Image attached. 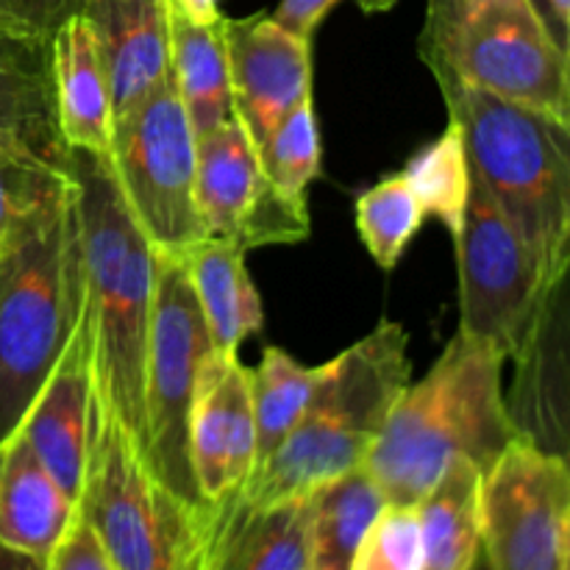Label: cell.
I'll return each mask as SVG.
<instances>
[{"instance_id":"obj_32","label":"cell","mask_w":570,"mask_h":570,"mask_svg":"<svg viewBox=\"0 0 570 570\" xmlns=\"http://www.w3.org/2000/svg\"><path fill=\"white\" fill-rule=\"evenodd\" d=\"M83 0H0V33L50 48L61 26L81 14Z\"/></svg>"},{"instance_id":"obj_14","label":"cell","mask_w":570,"mask_h":570,"mask_svg":"<svg viewBox=\"0 0 570 570\" xmlns=\"http://www.w3.org/2000/svg\"><path fill=\"white\" fill-rule=\"evenodd\" d=\"M189 462L206 504L239 495L254 473L256 426L248 367L237 354L212 351L206 356L189 417Z\"/></svg>"},{"instance_id":"obj_19","label":"cell","mask_w":570,"mask_h":570,"mask_svg":"<svg viewBox=\"0 0 570 570\" xmlns=\"http://www.w3.org/2000/svg\"><path fill=\"white\" fill-rule=\"evenodd\" d=\"M50 89H53L56 131L65 148L109 154L111 95L95 48L92 31L81 14L70 17L50 39Z\"/></svg>"},{"instance_id":"obj_38","label":"cell","mask_w":570,"mask_h":570,"mask_svg":"<svg viewBox=\"0 0 570 570\" xmlns=\"http://www.w3.org/2000/svg\"><path fill=\"white\" fill-rule=\"evenodd\" d=\"M0 570H45V557L0 543Z\"/></svg>"},{"instance_id":"obj_22","label":"cell","mask_w":570,"mask_h":570,"mask_svg":"<svg viewBox=\"0 0 570 570\" xmlns=\"http://www.w3.org/2000/svg\"><path fill=\"white\" fill-rule=\"evenodd\" d=\"M48 50L0 33V145H20L61 165L65 145L56 131Z\"/></svg>"},{"instance_id":"obj_7","label":"cell","mask_w":570,"mask_h":570,"mask_svg":"<svg viewBox=\"0 0 570 570\" xmlns=\"http://www.w3.org/2000/svg\"><path fill=\"white\" fill-rule=\"evenodd\" d=\"M421 56L434 81H456L570 122L568 50L532 0H473L443 37L421 45Z\"/></svg>"},{"instance_id":"obj_3","label":"cell","mask_w":570,"mask_h":570,"mask_svg":"<svg viewBox=\"0 0 570 570\" xmlns=\"http://www.w3.org/2000/svg\"><path fill=\"white\" fill-rule=\"evenodd\" d=\"M81 309L76 187L61 167L17 217L0 254V440L20 426Z\"/></svg>"},{"instance_id":"obj_20","label":"cell","mask_w":570,"mask_h":570,"mask_svg":"<svg viewBox=\"0 0 570 570\" xmlns=\"http://www.w3.org/2000/svg\"><path fill=\"white\" fill-rule=\"evenodd\" d=\"M76 515L20 432L0 440V543L48 557Z\"/></svg>"},{"instance_id":"obj_11","label":"cell","mask_w":570,"mask_h":570,"mask_svg":"<svg viewBox=\"0 0 570 570\" xmlns=\"http://www.w3.org/2000/svg\"><path fill=\"white\" fill-rule=\"evenodd\" d=\"M482 554L488 570H568V456L518 434L484 471Z\"/></svg>"},{"instance_id":"obj_39","label":"cell","mask_w":570,"mask_h":570,"mask_svg":"<svg viewBox=\"0 0 570 570\" xmlns=\"http://www.w3.org/2000/svg\"><path fill=\"white\" fill-rule=\"evenodd\" d=\"M356 3H360L362 11H367V14H379V11L393 9L399 0H356Z\"/></svg>"},{"instance_id":"obj_29","label":"cell","mask_w":570,"mask_h":570,"mask_svg":"<svg viewBox=\"0 0 570 570\" xmlns=\"http://www.w3.org/2000/svg\"><path fill=\"white\" fill-rule=\"evenodd\" d=\"M256 150L273 187L284 195L306 198V187L321 176V134L312 98L301 100Z\"/></svg>"},{"instance_id":"obj_8","label":"cell","mask_w":570,"mask_h":570,"mask_svg":"<svg viewBox=\"0 0 570 570\" xmlns=\"http://www.w3.org/2000/svg\"><path fill=\"white\" fill-rule=\"evenodd\" d=\"M212 351L215 348L181 256L159 254L148 356H145L139 454L165 488L193 504H206V501H200L193 479L189 417H193L200 371Z\"/></svg>"},{"instance_id":"obj_2","label":"cell","mask_w":570,"mask_h":570,"mask_svg":"<svg viewBox=\"0 0 570 570\" xmlns=\"http://www.w3.org/2000/svg\"><path fill=\"white\" fill-rule=\"evenodd\" d=\"M504 362L456 332L432 371L406 384L365 460L387 504L415 507L454 460L488 471L521 434L507 410Z\"/></svg>"},{"instance_id":"obj_10","label":"cell","mask_w":570,"mask_h":570,"mask_svg":"<svg viewBox=\"0 0 570 570\" xmlns=\"http://www.w3.org/2000/svg\"><path fill=\"white\" fill-rule=\"evenodd\" d=\"M460 328L512 360L532 328L551 282L512 223L473 178L456 234Z\"/></svg>"},{"instance_id":"obj_21","label":"cell","mask_w":570,"mask_h":570,"mask_svg":"<svg viewBox=\"0 0 570 570\" xmlns=\"http://www.w3.org/2000/svg\"><path fill=\"white\" fill-rule=\"evenodd\" d=\"M181 262L198 298L212 348L237 354L239 345L265 326L262 298L245 267V250L226 239L206 237L181 254Z\"/></svg>"},{"instance_id":"obj_16","label":"cell","mask_w":570,"mask_h":570,"mask_svg":"<svg viewBox=\"0 0 570 570\" xmlns=\"http://www.w3.org/2000/svg\"><path fill=\"white\" fill-rule=\"evenodd\" d=\"M89 412H92V371H89V337L81 321L72 328L59 362L28 404L17 432L31 445L56 484L70 501H78L87 468Z\"/></svg>"},{"instance_id":"obj_40","label":"cell","mask_w":570,"mask_h":570,"mask_svg":"<svg viewBox=\"0 0 570 570\" xmlns=\"http://www.w3.org/2000/svg\"><path fill=\"white\" fill-rule=\"evenodd\" d=\"M532 6H534V9H538V14L543 17V22H546V14H543V0H532Z\"/></svg>"},{"instance_id":"obj_33","label":"cell","mask_w":570,"mask_h":570,"mask_svg":"<svg viewBox=\"0 0 570 570\" xmlns=\"http://www.w3.org/2000/svg\"><path fill=\"white\" fill-rule=\"evenodd\" d=\"M45 570H111L104 554V546L95 538L87 518L78 512L67 523L65 534L56 540L53 549L45 557Z\"/></svg>"},{"instance_id":"obj_24","label":"cell","mask_w":570,"mask_h":570,"mask_svg":"<svg viewBox=\"0 0 570 570\" xmlns=\"http://www.w3.org/2000/svg\"><path fill=\"white\" fill-rule=\"evenodd\" d=\"M170 78L195 134L232 120L226 17L200 26L170 9Z\"/></svg>"},{"instance_id":"obj_27","label":"cell","mask_w":570,"mask_h":570,"mask_svg":"<svg viewBox=\"0 0 570 570\" xmlns=\"http://www.w3.org/2000/svg\"><path fill=\"white\" fill-rule=\"evenodd\" d=\"M404 178L415 189L426 217H438L451 234H460L465 217L468 195H471V165H468L465 142L454 120L434 142L417 150L406 161Z\"/></svg>"},{"instance_id":"obj_30","label":"cell","mask_w":570,"mask_h":570,"mask_svg":"<svg viewBox=\"0 0 570 570\" xmlns=\"http://www.w3.org/2000/svg\"><path fill=\"white\" fill-rule=\"evenodd\" d=\"M348 570H423L417 507L384 504L356 546Z\"/></svg>"},{"instance_id":"obj_36","label":"cell","mask_w":570,"mask_h":570,"mask_svg":"<svg viewBox=\"0 0 570 570\" xmlns=\"http://www.w3.org/2000/svg\"><path fill=\"white\" fill-rule=\"evenodd\" d=\"M167 6L181 17H187V20L200 22V26L223 20L220 0H167Z\"/></svg>"},{"instance_id":"obj_34","label":"cell","mask_w":570,"mask_h":570,"mask_svg":"<svg viewBox=\"0 0 570 570\" xmlns=\"http://www.w3.org/2000/svg\"><path fill=\"white\" fill-rule=\"evenodd\" d=\"M337 3L340 0H282L278 9L273 11V20L282 22L289 31L301 33V37L312 39V33L321 26L323 17H326Z\"/></svg>"},{"instance_id":"obj_6","label":"cell","mask_w":570,"mask_h":570,"mask_svg":"<svg viewBox=\"0 0 570 570\" xmlns=\"http://www.w3.org/2000/svg\"><path fill=\"white\" fill-rule=\"evenodd\" d=\"M78 512L111 570H204L215 504H193L154 476L128 429L92 399Z\"/></svg>"},{"instance_id":"obj_9","label":"cell","mask_w":570,"mask_h":570,"mask_svg":"<svg viewBox=\"0 0 570 570\" xmlns=\"http://www.w3.org/2000/svg\"><path fill=\"white\" fill-rule=\"evenodd\" d=\"M195 150L198 134L173 78L111 122V170L159 254L181 256L206 239L195 209Z\"/></svg>"},{"instance_id":"obj_26","label":"cell","mask_w":570,"mask_h":570,"mask_svg":"<svg viewBox=\"0 0 570 570\" xmlns=\"http://www.w3.org/2000/svg\"><path fill=\"white\" fill-rule=\"evenodd\" d=\"M323 379V365L309 367L282 348H265L259 365L248 371L250 410L256 426V462L254 471L289 438L304 417L312 395Z\"/></svg>"},{"instance_id":"obj_31","label":"cell","mask_w":570,"mask_h":570,"mask_svg":"<svg viewBox=\"0 0 570 570\" xmlns=\"http://www.w3.org/2000/svg\"><path fill=\"white\" fill-rule=\"evenodd\" d=\"M61 173V165L39 159L20 145H0V254L17 217Z\"/></svg>"},{"instance_id":"obj_18","label":"cell","mask_w":570,"mask_h":570,"mask_svg":"<svg viewBox=\"0 0 570 570\" xmlns=\"http://www.w3.org/2000/svg\"><path fill=\"white\" fill-rule=\"evenodd\" d=\"M204 570H312L309 495L273 507L215 504Z\"/></svg>"},{"instance_id":"obj_28","label":"cell","mask_w":570,"mask_h":570,"mask_svg":"<svg viewBox=\"0 0 570 570\" xmlns=\"http://www.w3.org/2000/svg\"><path fill=\"white\" fill-rule=\"evenodd\" d=\"M426 212L404 173L382 178L356 200V228L362 245L382 271H393L421 232Z\"/></svg>"},{"instance_id":"obj_23","label":"cell","mask_w":570,"mask_h":570,"mask_svg":"<svg viewBox=\"0 0 570 570\" xmlns=\"http://www.w3.org/2000/svg\"><path fill=\"white\" fill-rule=\"evenodd\" d=\"M482 479L471 460H454L417 501L423 570H476L482 554Z\"/></svg>"},{"instance_id":"obj_15","label":"cell","mask_w":570,"mask_h":570,"mask_svg":"<svg viewBox=\"0 0 570 570\" xmlns=\"http://www.w3.org/2000/svg\"><path fill=\"white\" fill-rule=\"evenodd\" d=\"M512 360L515 379L510 393H504L512 423L540 449L568 456V276L551 284L527 340Z\"/></svg>"},{"instance_id":"obj_13","label":"cell","mask_w":570,"mask_h":570,"mask_svg":"<svg viewBox=\"0 0 570 570\" xmlns=\"http://www.w3.org/2000/svg\"><path fill=\"white\" fill-rule=\"evenodd\" d=\"M226 53L234 117L259 148L301 100L312 98V39L271 14L226 17Z\"/></svg>"},{"instance_id":"obj_41","label":"cell","mask_w":570,"mask_h":570,"mask_svg":"<svg viewBox=\"0 0 570 570\" xmlns=\"http://www.w3.org/2000/svg\"><path fill=\"white\" fill-rule=\"evenodd\" d=\"M204 568H206V566H204Z\"/></svg>"},{"instance_id":"obj_5","label":"cell","mask_w":570,"mask_h":570,"mask_svg":"<svg viewBox=\"0 0 570 570\" xmlns=\"http://www.w3.org/2000/svg\"><path fill=\"white\" fill-rule=\"evenodd\" d=\"M471 176L512 223L551 284L570 265V122L495 95L438 81Z\"/></svg>"},{"instance_id":"obj_12","label":"cell","mask_w":570,"mask_h":570,"mask_svg":"<svg viewBox=\"0 0 570 570\" xmlns=\"http://www.w3.org/2000/svg\"><path fill=\"white\" fill-rule=\"evenodd\" d=\"M195 209L206 237L226 239L248 254L265 245H293L309 237L306 198L273 187L237 117L198 134Z\"/></svg>"},{"instance_id":"obj_4","label":"cell","mask_w":570,"mask_h":570,"mask_svg":"<svg viewBox=\"0 0 570 570\" xmlns=\"http://www.w3.org/2000/svg\"><path fill=\"white\" fill-rule=\"evenodd\" d=\"M410 334L382 321L367 337L323 365V379L298 426L250 473L245 507H273L304 499L321 484L365 465L390 410L412 382Z\"/></svg>"},{"instance_id":"obj_17","label":"cell","mask_w":570,"mask_h":570,"mask_svg":"<svg viewBox=\"0 0 570 570\" xmlns=\"http://www.w3.org/2000/svg\"><path fill=\"white\" fill-rule=\"evenodd\" d=\"M115 120L170 78V6L167 0H83Z\"/></svg>"},{"instance_id":"obj_35","label":"cell","mask_w":570,"mask_h":570,"mask_svg":"<svg viewBox=\"0 0 570 570\" xmlns=\"http://www.w3.org/2000/svg\"><path fill=\"white\" fill-rule=\"evenodd\" d=\"M473 0H429V11H426V26H423L421 33V45L432 42V39L443 37L456 20L468 11Z\"/></svg>"},{"instance_id":"obj_1","label":"cell","mask_w":570,"mask_h":570,"mask_svg":"<svg viewBox=\"0 0 570 570\" xmlns=\"http://www.w3.org/2000/svg\"><path fill=\"white\" fill-rule=\"evenodd\" d=\"M61 167L76 187L81 228L83 326L89 337L92 399L115 412L139 449L159 250L128 209L109 154L65 148Z\"/></svg>"},{"instance_id":"obj_37","label":"cell","mask_w":570,"mask_h":570,"mask_svg":"<svg viewBox=\"0 0 570 570\" xmlns=\"http://www.w3.org/2000/svg\"><path fill=\"white\" fill-rule=\"evenodd\" d=\"M546 26H549L551 37L557 39L560 48L568 50L570 37V0H543Z\"/></svg>"},{"instance_id":"obj_25","label":"cell","mask_w":570,"mask_h":570,"mask_svg":"<svg viewBox=\"0 0 570 570\" xmlns=\"http://www.w3.org/2000/svg\"><path fill=\"white\" fill-rule=\"evenodd\" d=\"M312 504V570H348L367 527L384 510L382 488L365 465L321 484Z\"/></svg>"}]
</instances>
